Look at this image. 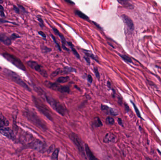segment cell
<instances>
[{
  "label": "cell",
  "instance_id": "obj_1",
  "mask_svg": "<svg viewBox=\"0 0 161 160\" xmlns=\"http://www.w3.org/2000/svg\"><path fill=\"white\" fill-rule=\"evenodd\" d=\"M24 114L27 119L35 125L36 126L43 131H46L47 130V125L34 112L30 109H27L25 110Z\"/></svg>",
  "mask_w": 161,
  "mask_h": 160
},
{
  "label": "cell",
  "instance_id": "obj_2",
  "mask_svg": "<svg viewBox=\"0 0 161 160\" xmlns=\"http://www.w3.org/2000/svg\"><path fill=\"white\" fill-rule=\"evenodd\" d=\"M5 74L7 76L9 79L13 81L14 82L16 83V84L19 85L20 86L22 87L23 88H25L28 91H31V89L27 85L25 82L21 79L20 76L18 74L14 72V71L9 70V69H4L3 70Z\"/></svg>",
  "mask_w": 161,
  "mask_h": 160
},
{
  "label": "cell",
  "instance_id": "obj_3",
  "mask_svg": "<svg viewBox=\"0 0 161 160\" xmlns=\"http://www.w3.org/2000/svg\"><path fill=\"white\" fill-rule=\"evenodd\" d=\"M33 100L36 107L37 108L38 110L41 113L43 114L48 119L53 121V117L52 113L48 108L40 100L36 98V97L33 96Z\"/></svg>",
  "mask_w": 161,
  "mask_h": 160
},
{
  "label": "cell",
  "instance_id": "obj_4",
  "mask_svg": "<svg viewBox=\"0 0 161 160\" xmlns=\"http://www.w3.org/2000/svg\"><path fill=\"white\" fill-rule=\"evenodd\" d=\"M45 98L47 102L55 111H57L61 116H65L66 113V109L60 102L55 100L51 97L46 95H45Z\"/></svg>",
  "mask_w": 161,
  "mask_h": 160
},
{
  "label": "cell",
  "instance_id": "obj_5",
  "mask_svg": "<svg viewBox=\"0 0 161 160\" xmlns=\"http://www.w3.org/2000/svg\"><path fill=\"white\" fill-rule=\"evenodd\" d=\"M69 138L76 146L80 154L84 158H86L84 147L83 141L80 137L75 133L73 132L70 134Z\"/></svg>",
  "mask_w": 161,
  "mask_h": 160
},
{
  "label": "cell",
  "instance_id": "obj_6",
  "mask_svg": "<svg viewBox=\"0 0 161 160\" xmlns=\"http://www.w3.org/2000/svg\"><path fill=\"white\" fill-rule=\"evenodd\" d=\"M2 55L5 59H6L9 62L13 64L18 69L22 70L23 71H26V68L23 63L19 59L17 58L15 56L7 53L3 54Z\"/></svg>",
  "mask_w": 161,
  "mask_h": 160
},
{
  "label": "cell",
  "instance_id": "obj_7",
  "mask_svg": "<svg viewBox=\"0 0 161 160\" xmlns=\"http://www.w3.org/2000/svg\"><path fill=\"white\" fill-rule=\"evenodd\" d=\"M27 64L29 67L32 69H34L35 71L40 73L41 75L45 78L48 77V74L46 71L43 68V67L41 65L38 64L37 62L33 61H29L27 62Z\"/></svg>",
  "mask_w": 161,
  "mask_h": 160
},
{
  "label": "cell",
  "instance_id": "obj_8",
  "mask_svg": "<svg viewBox=\"0 0 161 160\" xmlns=\"http://www.w3.org/2000/svg\"><path fill=\"white\" fill-rule=\"evenodd\" d=\"M28 145L30 147L38 151H43L46 147V144L40 140H34Z\"/></svg>",
  "mask_w": 161,
  "mask_h": 160
},
{
  "label": "cell",
  "instance_id": "obj_9",
  "mask_svg": "<svg viewBox=\"0 0 161 160\" xmlns=\"http://www.w3.org/2000/svg\"><path fill=\"white\" fill-rule=\"evenodd\" d=\"M121 17L129 31H133L134 29V24L132 19L124 14L122 15Z\"/></svg>",
  "mask_w": 161,
  "mask_h": 160
},
{
  "label": "cell",
  "instance_id": "obj_10",
  "mask_svg": "<svg viewBox=\"0 0 161 160\" xmlns=\"http://www.w3.org/2000/svg\"><path fill=\"white\" fill-rule=\"evenodd\" d=\"M0 132L9 139H11V140H15V136L14 134L9 127L0 129Z\"/></svg>",
  "mask_w": 161,
  "mask_h": 160
},
{
  "label": "cell",
  "instance_id": "obj_11",
  "mask_svg": "<svg viewBox=\"0 0 161 160\" xmlns=\"http://www.w3.org/2000/svg\"><path fill=\"white\" fill-rule=\"evenodd\" d=\"M101 108L102 110L107 115H111L112 116H116L118 114V112L116 111L115 109L109 108L105 105H102Z\"/></svg>",
  "mask_w": 161,
  "mask_h": 160
},
{
  "label": "cell",
  "instance_id": "obj_12",
  "mask_svg": "<svg viewBox=\"0 0 161 160\" xmlns=\"http://www.w3.org/2000/svg\"><path fill=\"white\" fill-rule=\"evenodd\" d=\"M45 84L48 88H49L50 89L53 90H55V91H58L61 92L62 86H61L60 85L58 84L57 83H56L51 82L49 81H46L45 82Z\"/></svg>",
  "mask_w": 161,
  "mask_h": 160
},
{
  "label": "cell",
  "instance_id": "obj_13",
  "mask_svg": "<svg viewBox=\"0 0 161 160\" xmlns=\"http://www.w3.org/2000/svg\"><path fill=\"white\" fill-rule=\"evenodd\" d=\"M84 148H85L86 156L87 157L89 160H99L95 156L94 154L93 153L91 150L89 148L88 145L85 144Z\"/></svg>",
  "mask_w": 161,
  "mask_h": 160
},
{
  "label": "cell",
  "instance_id": "obj_14",
  "mask_svg": "<svg viewBox=\"0 0 161 160\" xmlns=\"http://www.w3.org/2000/svg\"><path fill=\"white\" fill-rule=\"evenodd\" d=\"M116 138L114 134L108 133L106 134L105 136L103 138V142L105 143L114 142L116 140Z\"/></svg>",
  "mask_w": 161,
  "mask_h": 160
},
{
  "label": "cell",
  "instance_id": "obj_15",
  "mask_svg": "<svg viewBox=\"0 0 161 160\" xmlns=\"http://www.w3.org/2000/svg\"><path fill=\"white\" fill-rule=\"evenodd\" d=\"M52 29L53 30L54 32L55 33V34L58 35L60 38H61V40H62V47L64 49H65L66 50H67V51H69V49H68L67 47H66V40L65 38H64V36L62 34H61V33L59 31H58V30L57 29L55 28H52Z\"/></svg>",
  "mask_w": 161,
  "mask_h": 160
},
{
  "label": "cell",
  "instance_id": "obj_16",
  "mask_svg": "<svg viewBox=\"0 0 161 160\" xmlns=\"http://www.w3.org/2000/svg\"><path fill=\"white\" fill-rule=\"evenodd\" d=\"M0 42L5 45L9 46L11 44V39L4 34H0Z\"/></svg>",
  "mask_w": 161,
  "mask_h": 160
},
{
  "label": "cell",
  "instance_id": "obj_17",
  "mask_svg": "<svg viewBox=\"0 0 161 160\" xmlns=\"http://www.w3.org/2000/svg\"><path fill=\"white\" fill-rule=\"evenodd\" d=\"M9 122L7 118L0 113V129L9 126Z\"/></svg>",
  "mask_w": 161,
  "mask_h": 160
},
{
  "label": "cell",
  "instance_id": "obj_18",
  "mask_svg": "<svg viewBox=\"0 0 161 160\" xmlns=\"http://www.w3.org/2000/svg\"><path fill=\"white\" fill-rule=\"evenodd\" d=\"M61 74H67L65 71V69H58L56 70L53 72H52V73L51 75V77L52 78H55L56 76Z\"/></svg>",
  "mask_w": 161,
  "mask_h": 160
},
{
  "label": "cell",
  "instance_id": "obj_19",
  "mask_svg": "<svg viewBox=\"0 0 161 160\" xmlns=\"http://www.w3.org/2000/svg\"><path fill=\"white\" fill-rule=\"evenodd\" d=\"M118 2L120 3L121 4L123 5V6L126 7V8L130 9H133V6L128 1L121 0V1H118Z\"/></svg>",
  "mask_w": 161,
  "mask_h": 160
},
{
  "label": "cell",
  "instance_id": "obj_20",
  "mask_svg": "<svg viewBox=\"0 0 161 160\" xmlns=\"http://www.w3.org/2000/svg\"><path fill=\"white\" fill-rule=\"evenodd\" d=\"M75 13L77 16H78L83 19L86 20H88L89 19V18L87 16H86L85 14L83 13L82 12L79 10H76L75 11Z\"/></svg>",
  "mask_w": 161,
  "mask_h": 160
},
{
  "label": "cell",
  "instance_id": "obj_21",
  "mask_svg": "<svg viewBox=\"0 0 161 160\" xmlns=\"http://www.w3.org/2000/svg\"><path fill=\"white\" fill-rule=\"evenodd\" d=\"M93 125L96 127L102 126L103 125L100 119L98 117H96L94 118V120L93 121Z\"/></svg>",
  "mask_w": 161,
  "mask_h": 160
},
{
  "label": "cell",
  "instance_id": "obj_22",
  "mask_svg": "<svg viewBox=\"0 0 161 160\" xmlns=\"http://www.w3.org/2000/svg\"><path fill=\"white\" fill-rule=\"evenodd\" d=\"M67 44L69 46L71 49L72 51H73V53H74V55L76 56V57L78 59H80V55L77 52V51H76V49H75V48L74 47L73 45L72 44L71 42H67Z\"/></svg>",
  "mask_w": 161,
  "mask_h": 160
},
{
  "label": "cell",
  "instance_id": "obj_23",
  "mask_svg": "<svg viewBox=\"0 0 161 160\" xmlns=\"http://www.w3.org/2000/svg\"><path fill=\"white\" fill-rule=\"evenodd\" d=\"M69 80V77L68 76H65V77H61L58 78L57 79V82L59 83H64L67 82L68 80Z\"/></svg>",
  "mask_w": 161,
  "mask_h": 160
},
{
  "label": "cell",
  "instance_id": "obj_24",
  "mask_svg": "<svg viewBox=\"0 0 161 160\" xmlns=\"http://www.w3.org/2000/svg\"><path fill=\"white\" fill-rule=\"evenodd\" d=\"M59 149L56 148L54 150L52 156V160H58V156Z\"/></svg>",
  "mask_w": 161,
  "mask_h": 160
},
{
  "label": "cell",
  "instance_id": "obj_25",
  "mask_svg": "<svg viewBox=\"0 0 161 160\" xmlns=\"http://www.w3.org/2000/svg\"><path fill=\"white\" fill-rule=\"evenodd\" d=\"M130 102L132 103V105H133V106L134 107L135 111V112H136V113L137 116L139 117V118H140V119H142L143 118L141 117L140 113V112L139 111V109H138V108L137 107L136 105L134 102H133L132 100L130 101Z\"/></svg>",
  "mask_w": 161,
  "mask_h": 160
},
{
  "label": "cell",
  "instance_id": "obj_26",
  "mask_svg": "<svg viewBox=\"0 0 161 160\" xmlns=\"http://www.w3.org/2000/svg\"><path fill=\"white\" fill-rule=\"evenodd\" d=\"M119 56H120L121 58H122L124 61H125V62H129V63H132V59L128 56L123 55H119Z\"/></svg>",
  "mask_w": 161,
  "mask_h": 160
},
{
  "label": "cell",
  "instance_id": "obj_27",
  "mask_svg": "<svg viewBox=\"0 0 161 160\" xmlns=\"http://www.w3.org/2000/svg\"><path fill=\"white\" fill-rule=\"evenodd\" d=\"M70 92V88L68 86H62L61 93H69Z\"/></svg>",
  "mask_w": 161,
  "mask_h": 160
},
{
  "label": "cell",
  "instance_id": "obj_28",
  "mask_svg": "<svg viewBox=\"0 0 161 160\" xmlns=\"http://www.w3.org/2000/svg\"><path fill=\"white\" fill-rule=\"evenodd\" d=\"M106 122L108 125H112L114 123V118H112L111 116H108L106 118Z\"/></svg>",
  "mask_w": 161,
  "mask_h": 160
},
{
  "label": "cell",
  "instance_id": "obj_29",
  "mask_svg": "<svg viewBox=\"0 0 161 160\" xmlns=\"http://www.w3.org/2000/svg\"><path fill=\"white\" fill-rule=\"evenodd\" d=\"M42 51L43 53H48V52H49L50 51H52V49H51L48 48V47H46V46H42Z\"/></svg>",
  "mask_w": 161,
  "mask_h": 160
},
{
  "label": "cell",
  "instance_id": "obj_30",
  "mask_svg": "<svg viewBox=\"0 0 161 160\" xmlns=\"http://www.w3.org/2000/svg\"><path fill=\"white\" fill-rule=\"evenodd\" d=\"M85 54H86V55L88 57H91V58H92L93 59H94L95 61H96L97 62H98V59H97L96 57V56H94L92 54L89 53H88V52H85Z\"/></svg>",
  "mask_w": 161,
  "mask_h": 160
},
{
  "label": "cell",
  "instance_id": "obj_31",
  "mask_svg": "<svg viewBox=\"0 0 161 160\" xmlns=\"http://www.w3.org/2000/svg\"><path fill=\"white\" fill-rule=\"evenodd\" d=\"M94 72L95 75L96 76L97 78L99 79H100V75H99V73L98 72V70L97 68H94Z\"/></svg>",
  "mask_w": 161,
  "mask_h": 160
},
{
  "label": "cell",
  "instance_id": "obj_32",
  "mask_svg": "<svg viewBox=\"0 0 161 160\" xmlns=\"http://www.w3.org/2000/svg\"><path fill=\"white\" fill-rule=\"evenodd\" d=\"M51 36H52V40H53L54 42H55V43L57 45V47H58V49L59 51H61V46H59V45L58 44V42H57V40H56V39L54 37V36L52 35H51Z\"/></svg>",
  "mask_w": 161,
  "mask_h": 160
},
{
  "label": "cell",
  "instance_id": "obj_33",
  "mask_svg": "<svg viewBox=\"0 0 161 160\" xmlns=\"http://www.w3.org/2000/svg\"><path fill=\"white\" fill-rule=\"evenodd\" d=\"M0 13L2 17H5V14L4 13V9L2 5H0Z\"/></svg>",
  "mask_w": 161,
  "mask_h": 160
},
{
  "label": "cell",
  "instance_id": "obj_34",
  "mask_svg": "<svg viewBox=\"0 0 161 160\" xmlns=\"http://www.w3.org/2000/svg\"><path fill=\"white\" fill-rule=\"evenodd\" d=\"M19 36L17 34H13L11 35L10 38L11 40H14V39H16L17 38H19Z\"/></svg>",
  "mask_w": 161,
  "mask_h": 160
},
{
  "label": "cell",
  "instance_id": "obj_35",
  "mask_svg": "<svg viewBox=\"0 0 161 160\" xmlns=\"http://www.w3.org/2000/svg\"><path fill=\"white\" fill-rule=\"evenodd\" d=\"M87 79L88 81H89V82L90 84H92V81H93V79H92V77L90 75H88L87 76Z\"/></svg>",
  "mask_w": 161,
  "mask_h": 160
},
{
  "label": "cell",
  "instance_id": "obj_36",
  "mask_svg": "<svg viewBox=\"0 0 161 160\" xmlns=\"http://www.w3.org/2000/svg\"><path fill=\"white\" fill-rule=\"evenodd\" d=\"M38 20L40 22L41 26H42V27L44 26V23H43V19H42V18H41L40 17H38Z\"/></svg>",
  "mask_w": 161,
  "mask_h": 160
},
{
  "label": "cell",
  "instance_id": "obj_37",
  "mask_svg": "<svg viewBox=\"0 0 161 160\" xmlns=\"http://www.w3.org/2000/svg\"><path fill=\"white\" fill-rule=\"evenodd\" d=\"M38 34L43 38H46V36L45 35V34L43 31H39L38 32Z\"/></svg>",
  "mask_w": 161,
  "mask_h": 160
},
{
  "label": "cell",
  "instance_id": "obj_38",
  "mask_svg": "<svg viewBox=\"0 0 161 160\" xmlns=\"http://www.w3.org/2000/svg\"><path fill=\"white\" fill-rule=\"evenodd\" d=\"M84 58L85 59V60H86V61L87 62L88 64H89V63H90V60H89V57H88V56H85L84 57Z\"/></svg>",
  "mask_w": 161,
  "mask_h": 160
},
{
  "label": "cell",
  "instance_id": "obj_39",
  "mask_svg": "<svg viewBox=\"0 0 161 160\" xmlns=\"http://www.w3.org/2000/svg\"><path fill=\"white\" fill-rule=\"evenodd\" d=\"M118 122L119 124L120 125H121V126H123V124L122 120L121 119V118H118Z\"/></svg>",
  "mask_w": 161,
  "mask_h": 160
},
{
  "label": "cell",
  "instance_id": "obj_40",
  "mask_svg": "<svg viewBox=\"0 0 161 160\" xmlns=\"http://www.w3.org/2000/svg\"><path fill=\"white\" fill-rule=\"evenodd\" d=\"M14 9L16 13H18L19 12V9H18V8L16 7V6H14Z\"/></svg>",
  "mask_w": 161,
  "mask_h": 160
},
{
  "label": "cell",
  "instance_id": "obj_41",
  "mask_svg": "<svg viewBox=\"0 0 161 160\" xmlns=\"http://www.w3.org/2000/svg\"><path fill=\"white\" fill-rule=\"evenodd\" d=\"M65 1L66 2L68 3L71 4H74V3L73 2L71 1H70V0H65Z\"/></svg>",
  "mask_w": 161,
  "mask_h": 160
},
{
  "label": "cell",
  "instance_id": "obj_42",
  "mask_svg": "<svg viewBox=\"0 0 161 160\" xmlns=\"http://www.w3.org/2000/svg\"><path fill=\"white\" fill-rule=\"evenodd\" d=\"M93 23L94 24V25H95L97 27H98L99 29H101V27L100 26V25H98V24L97 23L95 22H93Z\"/></svg>",
  "mask_w": 161,
  "mask_h": 160
},
{
  "label": "cell",
  "instance_id": "obj_43",
  "mask_svg": "<svg viewBox=\"0 0 161 160\" xmlns=\"http://www.w3.org/2000/svg\"><path fill=\"white\" fill-rule=\"evenodd\" d=\"M54 147H55V146H54V145H52L51 147H50L49 148V153H50V152H51L52 151V150H53L54 149Z\"/></svg>",
  "mask_w": 161,
  "mask_h": 160
},
{
  "label": "cell",
  "instance_id": "obj_44",
  "mask_svg": "<svg viewBox=\"0 0 161 160\" xmlns=\"http://www.w3.org/2000/svg\"><path fill=\"white\" fill-rule=\"evenodd\" d=\"M125 108H126V110H127V111H129V107H128V106L127 105H125Z\"/></svg>",
  "mask_w": 161,
  "mask_h": 160
},
{
  "label": "cell",
  "instance_id": "obj_45",
  "mask_svg": "<svg viewBox=\"0 0 161 160\" xmlns=\"http://www.w3.org/2000/svg\"><path fill=\"white\" fill-rule=\"evenodd\" d=\"M157 151H158V153H160V154H161V152L160 151H159V150H157Z\"/></svg>",
  "mask_w": 161,
  "mask_h": 160
}]
</instances>
